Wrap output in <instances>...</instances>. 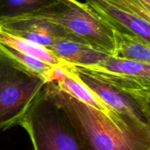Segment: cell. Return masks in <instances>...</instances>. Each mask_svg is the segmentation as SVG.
Here are the masks:
<instances>
[{
	"instance_id": "8",
	"label": "cell",
	"mask_w": 150,
	"mask_h": 150,
	"mask_svg": "<svg viewBox=\"0 0 150 150\" xmlns=\"http://www.w3.org/2000/svg\"><path fill=\"white\" fill-rule=\"evenodd\" d=\"M66 66V75L60 83L57 84L62 90L76 99L103 112L110 117L117 116L119 113L107 107L99 97L88 87L79 81Z\"/></svg>"
},
{
	"instance_id": "15",
	"label": "cell",
	"mask_w": 150,
	"mask_h": 150,
	"mask_svg": "<svg viewBox=\"0 0 150 150\" xmlns=\"http://www.w3.org/2000/svg\"><path fill=\"white\" fill-rule=\"evenodd\" d=\"M142 1H145V2L147 3V4H150V0H142Z\"/></svg>"
},
{
	"instance_id": "4",
	"label": "cell",
	"mask_w": 150,
	"mask_h": 150,
	"mask_svg": "<svg viewBox=\"0 0 150 150\" xmlns=\"http://www.w3.org/2000/svg\"><path fill=\"white\" fill-rule=\"evenodd\" d=\"M29 16L59 25L85 44L114 55V31L86 2L61 0L48 8Z\"/></svg>"
},
{
	"instance_id": "7",
	"label": "cell",
	"mask_w": 150,
	"mask_h": 150,
	"mask_svg": "<svg viewBox=\"0 0 150 150\" xmlns=\"http://www.w3.org/2000/svg\"><path fill=\"white\" fill-rule=\"evenodd\" d=\"M46 49L70 66L85 68L96 66L110 56L88 44L70 40H61Z\"/></svg>"
},
{
	"instance_id": "12",
	"label": "cell",
	"mask_w": 150,
	"mask_h": 150,
	"mask_svg": "<svg viewBox=\"0 0 150 150\" xmlns=\"http://www.w3.org/2000/svg\"><path fill=\"white\" fill-rule=\"evenodd\" d=\"M86 68H95L113 73L130 75L150 83V64L149 63L118 58L110 55L99 64Z\"/></svg>"
},
{
	"instance_id": "9",
	"label": "cell",
	"mask_w": 150,
	"mask_h": 150,
	"mask_svg": "<svg viewBox=\"0 0 150 150\" xmlns=\"http://www.w3.org/2000/svg\"><path fill=\"white\" fill-rule=\"evenodd\" d=\"M114 57L150 64V44L114 31Z\"/></svg>"
},
{
	"instance_id": "1",
	"label": "cell",
	"mask_w": 150,
	"mask_h": 150,
	"mask_svg": "<svg viewBox=\"0 0 150 150\" xmlns=\"http://www.w3.org/2000/svg\"><path fill=\"white\" fill-rule=\"evenodd\" d=\"M46 88L67 116L83 150H150V125L130 115L108 116L54 82H48Z\"/></svg>"
},
{
	"instance_id": "10",
	"label": "cell",
	"mask_w": 150,
	"mask_h": 150,
	"mask_svg": "<svg viewBox=\"0 0 150 150\" xmlns=\"http://www.w3.org/2000/svg\"><path fill=\"white\" fill-rule=\"evenodd\" d=\"M61 0H0V22L29 16Z\"/></svg>"
},
{
	"instance_id": "6",
	"label": "cell",
	"mask_w": 150,
	"mask_h": 150,
	"mask_svg": "<svg viewBox=\"0 0 150 150\" xmlns=\"http://www.w3.org/2000/svg\"><path fill=\"white\" fill-rule=\"evenodd\" d=\"M86 2L113 31L139 38L150 44V22L132 14L109 0H86Z\"/></svg>"
},
{
	"instance_id": "3",
	"label": "cell",
	"mask_w": 150,
	"mask_h": 150,
	"mask_svg": "<svg viewBox=\"0 0 150 150\" xmlns=\"http://www.w3.org/2000/svg\"><path fill=\"white\" fill-rule=\"evenodd\" d=\"M18 125L26 131L35 150H83L67 116L46 85Z\"/></svg>"
},
{
	"instance_id": "13",
	"label": "cell",
	"mask_w": 150,
	"mask_h": 150,
	"mask_svg": "<svg viewBox=\"0 0 150 150\" xmlns=\"http://www.w3.org/2000/svg\"><path fill=\"white\" fill-rule=\"evenodd\" d=\"M0 46L3 49L4 51L8 54H10L12 57L16 59L17 61L26 66L27 69L31 70L32 71L40 75L41 76L45 78L48 82V77L49 75L50 71L52 69L53 66L45 63L40 60L32 57L31 56L27 55L21 51H18L16 49L13 48L7 44L0 43Z\"/></svg>"
},
{
	"instance_id": "11",
	"label": "cell",
	"mask_w": 150,
	"mask_h": 150,
	"mask_svg": "<svg viewBox=\"0 0 150 150\" xmlns=\"http://www.w3.org/2000/svg\"><path fill=\"white\" fill-rule=\"evenodd\" d=\"M0 43L7 44L18 51L40 60L51 66H70L57 58L48 49L30 41L0 32Z\"/></svg>"
},
{
	"instance_id": "14",
	"label": "cell",
	"mask_w": 150,
	"mask_h": 150,
	"mask_svg": "<svg viewBox=\"0 0 150 150\" xmlns=\"http://www.w3.org/2000/svg\"><path fill=\"white\" fill-rule=\"evenodd\" d=\"M132 14L150 22V4L142 0H109Z\"/></svg>"
},
{
	"instance_id": "2",
	"label": "cell",
	"mask_w": 150,
	"mask_h": 150,
	"mask_svg": "<svg viewBox=\"0 0 150 150\" xmlns=\"http://www.w3.org/2000/svg\"><path fill=\"white\" fill-rule=\"evenodd\" d=\"M47 83L0 46V130L18 125Z\"/></svg>"
},
{
	"instance_id": "5",
	"label": "cell",
	"mask_w": 150,
	"mask_h": 150,
	"mask_svg": "<svg viewBox=\"0 0 150 150\" xmlns=\"http://www.w3.org/2000/svg\"><path fill=\"white\" fill-rule=\"evenodd\" d=\"M67 69L110 109L119 113L130 115L142 123L150 125V108L144 107L135 99L99 79L83 68L68 66Z\"/></svg>"
}]
</instances>
